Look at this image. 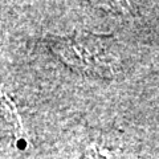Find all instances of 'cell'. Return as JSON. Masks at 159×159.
Instances as JSON below:
<instances>
[{
	"instance_id": "cell-1",
	"label": "cell",
	"mask_w": 159,
	"mask_h": 159,
	"mask_svg": "<svg viewBox=\"0 0 159 159\" xmlns=\"http://www.w3.org/2000/svg\"><path fill=\"white\" fill-rule=\"evenodd\" d=\"M51 49L64 64L85 76L111 78L121 70V60L110 40L90 32H74L49 40Z\"/></svg>"
},
{
	"instance_id": "cell-2",
	"label": "cell",
	"mask_w": 159,
	"mask_h": 159,
	"mask_svg": "<svg viewBox=\"0 0 159 159\" xmlns=\"http://www.w3.org/2000/svg\"><path fill=\"white\" fill-rule=\"evenodd\" d=\"M0 131H6L8 135L19 139L23 134L17 110L7 96H0Z\"/></svg>"
},
{
	"instance_id": "cell-3",
	"label": "cell",
	"mask_w": 159,
	"mask_h": 159,
	"mask_svg": "<svg viewBox=\"0 0 159 159\" xmlns=\"http://www.w3.org/2000/svg\"><path fill=\"white\" fill-rule=\"evenodd\" d=\"M80 159H110V152L102 147H89Z\"/></svg>"
}]
</instances>
